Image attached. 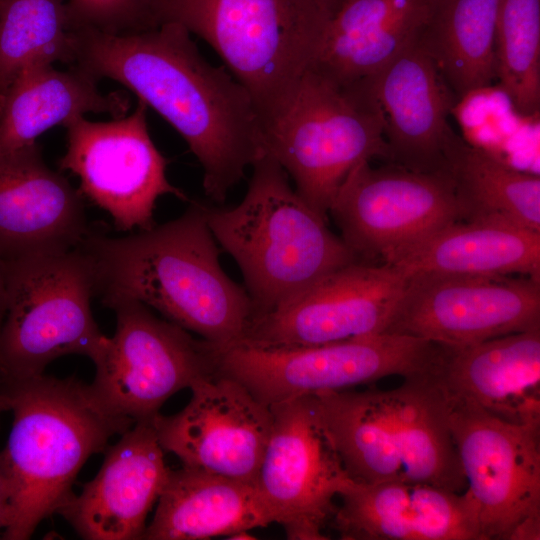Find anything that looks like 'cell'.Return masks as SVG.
<instances>
[{"label": "cell", "instance_id": "6da1fadb", "mask_svg": "<svg viewBox=\"0 0 540 540\" xmlns=\"http://www.w3.org/2000/svg\"><path fill=\"white\" fill-rule=\"evenodd\" d=\"M175 22L133 33L74 30V63L112 79L164 118L203 169V189L222 203L265 153L263 121L248 91L199 52Z\"/></svg>", "mask_w": 540, "mask_h": 540}, {"label": "cell", "instance_id": "7a4b0ae2", "mask_svg": "<svg viewBox=\"0 0 540 540\" xmlns=\"http://www.w3.org/2000/svg\"><path fill=\"white\" fill-rule=\"evenodd\" d=\"M205 215L193 202L178 218L124 237L91 231L78 246L88 257L105 306L133 299L193 332L215 349L240 342L253 305L219 261Z\"/></svg>", "mask_w": 540, "mask_h": 540}, {"label": "cell", "instance_id": "3957f363", "mask_svg": "<svg viewBox=\"0 0 540 540\" xmlns=\"http://www.w3.org/2000/svg\"><path fill=\"white\" fill-rule=\"evenodd\" d=\"M0 394L13 413L0 451L1 531L5 540H27L73 496L87 459L135 422L108 413L75 377L42 374Z\"/></svg>", "mask_w": 540, "mask_h": 540}, {"label": "cell", "instance_id": "277c9868", "mask_svg": "<svg viewBox=\"0 0 540 540\" xmlns=\"http://www.w3.org/2000/svg\"><path fill=\"white\" fill-rule=\"evenodd\" d=\"M348 476L360 483H424L466 489L444 393L427 374L393 389L313 395Z\"/></svg>", "mask_w": 540, "mask_h": 540}, {"label": "cell", "instance_id": "5b68a950", "mask_svg": "<svg viewBox=\"0 0 540 540\" xmlns=\"http://www.w3.org/2000/svg\"><path fill=\"white\" fill-rule=\"evenodd\" d=\"M251 167L242 201L232 208L205 206V215L215 240L240 268L253 320L358 260L271 155L263 153Z\"/></svg>", "mask_w": 540, "mask_h": 540}, {"label": "cell", "instance_id": "8992f818", "mask_svg": "<svg viewBox=\"0 0 540 540\" xmlns=\"http://www.w3.org/2000/svg\"><path fill=\"white\" fill-rule=\"evenodd\" d=\"M219 55L248 91L263 127L311 68L329 17L318 0H150Z\"/></svg>", "mask_w": 540, "mask_h": 540}, {"label": "cell", "instance_id": "52a82bcc", "mask_svg": "<svg viewBox=\"0 0 540 540\" xmlns=\"http://www.w3.org/2000/svg\"><path fill=\"white\" fill-rule=\"evenodd\" d=\"M263 144L325 221L355 166L389 159L383 116L366 88L360 82L340 86L312 68L265 123Z\"/></svg>", "mask_w": 540, "mask_h": 540}, {"label": "cell", "instance_id": "ba28073f", "mask_svg": "<svg viewBox=\"0 0 540 540\" xmlns=\"http://www.w3.org/2000/svg\"><path fill=\"white\" fill-rule=\"evenodd\" d=\"M6 306L0 329V389L44 374L55 359L95 363L108 337L91 310L94 275L79 248L0 260Z\"/></svg>", "mask_w": 540, "mask_h": 540}, {"label": "cell", "instance_id": "9c48e42d", "mask_svg": "<svg viewBox=\"0 0 540 540\" xmlns=\"http://www.w3.org/2000/svg\"><path fill=\"white\" fill-rule=\"evenodd\" d=\"M436 343L396 334L293 347L238 342L215 349L216 371L244 385L267 406L350 389L388 376L426 373Z\"/></svg>", "mask_w": 540, "mask_h": 540}, {"label": "cell", "instance_id": "30bf717a", "mask_svg": "<svg viewBox=\"0 0 540 540\" xmlns=\"http://www.w3.org/2000/svg\"><path fill=\"white\" fill-rule=\"evenodd\" d=\"M108 307L115 312L116 329L94 363L90 384L108 413L152 421L173 394L217 372L210 343L157 317L145 304L119 299Z\"/></svg>", "mask_w": 540, "mask_h": 540}, {"label": "cell", "instance_id": "8fae6325", "mask_svg": "<svg viewBox=\"0 0 540 540\" xmlns=\"http://www.w3.org/2000/svg\"><path fill=\"white\" fill-rule=\"evenodd\" d=\"M444 395L483 540H539L540 426L512 424Z\"/></svg>", "mask_w": 540, "mask_h": 540}, {"label": "cell", "instance_id": "7c38bea8", "mask_svg": "<svg viewBox=\"0 0 540 540\" xmlns=\"http://www.w3.org/2000/svg\"><path fill=\"white\" fill-rule=\"evenodd\" d=\"M355 166L339 188L329 215L340 238L361 262L393 252L451 223L462 221L448 172L420 173L390 163Z\"/></svg>", "mask_w": 540, "mask_h": 540}, {"label": "cell", "instance_id": "4fadbf2b", "mask_svg": "<svg viewBox=\"0 0 540 540\" xmlns=\"http://www.w3.org/2000/svg\"><path fill=\"white\" fill-rule=\"evenodd\" d=\"M540 328V280L421 273L406 285L386 334L462 347Z\"/></svg>", "mask_w": 540, "mask_h": 540}, {"label": "cell", "instance_id": "5bb4252c", "mask_svg": "<svg viewBox=\"0 0 540 540\" xmlns=\"http://www.w3.org/2000/svg\"><path fill=\"white\" fill-rule=\"evenodd\" d=\"M147 108L139 100L129 116L94 122L80 115L64 125L67 149L60 169L77 175L82 195L108 212L122 231L152 228L162 195L189 200L167 178L168 160L151 139Z\"/></svg>", "mask_w": 540, "mask_h": 540}, {"label": "cell", "instance_id": "9a60e30c", "mask_svg": "<svg viewBox=\"0 0 540 540\" xmlns=\"http://www.w3.org/2000/svg\"><path fill=\"white\" fill-rule=\"evenodd\" d=\"M272 428L255 484L288 539L325 540L334 500L351 479L326 433L314 396L270 406Z\"/></svg>", "mask_w": 540, "mask_h": 540}, {"label": "cell", "instance_id": "2e32d148", "mask_svg": "<svg viewBox=\"0 0 540 540\" xmlns=\"http://www.w3.org/2000/svg\"><path fill=\"white\" fill-rule=\"evenodd\" d=\"M405 285V276L387 262H352L253 319L240 342L293 347L383 334Z\"/></svg>", "mask_w": 540, "mask_h": 540}, {"label": "cell", "instance_id": "e0dca14e", "mask_svg": "<svg viewBox=\"0 0 540 540\" xmlns=\"http://www.w3.org/2000/svg\"><path fill=\"white\" fill-rule=\"evenodd\" d=\"M190 390L181 411L152 420L164 452L174 454L182 467L255 483L272 428L270 407L218 372Z\"/></svg>", "mask_w": 540, "mask_h": 540}, {"label": "cell", "instance_id": "ac0fdd59", "mask_svg": "<svg viewBox=\"0 0 540 540\" xmlns=\"http://www.w3.org/2000/svg\"><path fill=\"white\" fill-rule=\"evenodd\" d=\"M377 103L392 164L420 173L447 171L456 132L448 117L457 98L418 42L359 80Z\"/></svg>", "mask_w": 540, "mask_h": 540}, {"label": "cell", "instance_id": "d6986e66", "mask_svg": "<svg viewBox=\"0 0 540 540\" xmlns=\"http://www.w3.org/2000/svg\"><path fill=\"white\" fill-rule=\"evenodd\" d=\"M104 452L97 475L58 514L86 540L142 539L170 470L152 421L135 422Z\"/></svg>", "mask_w": 540, "mask_h": 540}, {"label": "cell", "instance_id": "ffe728a7", "mask_svg": "<svg viewBox=\"0 0 540 540\" xmlns=\"http://www.w3.org/2000/svg\"><path fill=\"white\" fill-rule=\"evenodd\" d=\"M89 231L84 196L37 142L0 154V260L71 250Z\"/></svg>", "mask_w": 540, "mask_h": 540}, {"label": "cell", "instance_id": "44dd1931", "mask_svg": "<svg viewBox=\"0 0 540 540\" xmlns=\"http://www.w3.org/2000/svg\"><path fill=\"white\" fill-rule=\"evenodd\" d=\"M331 519L343 540H483L467 492L424 483H360L340 491Z\"/></svg>", "mask_w": 540, "mask_h": 540}, {"label": "cell", "instance_id": "7402d4cb", "mask_svg": "<svg viewBox=\"0 0 540 540\" xmlns=\"http://www.w3.org/2000/svg\"><path fill=\"white\" fill-rule=\"evenodd\" d=\"M426 374L446 395L512 424L540 426V328L462 347L437 344Z\"/></svg>", "mask_w": 540, "mask_h": 540}, {"label": "cell", "instance_id": "603a6c76", "mask_svg": "<svg viewBox=\"0 0 540 540\" xmlns=\"http://www.w3.org/2000/svg\"><path fill=\"white\" fill-rule=\"evenodd\" d=\"M436 0H346L329 19L312 69L340 86L367 78L418 39Z\"/></svg>", "mask_w": 540, "mask_h": 540}, {"label": "cell", "instance_id": "cb8c5ba5", "mask_svg": "<svg viewBox=\"0 0 540 540\" xmlns=\"http://www.w3.org/2000/svg\"><path fill=\"white\" fill-rule=\"evenodd\" d=\"M274 523L254 482L181 467L169 470L142 539L200 540Z\"/></svg>", "mask_w": 540, "mask_h": 540}, {"label": "cell", "instance_id": "d4e9b609", "mask_svg": "<svg viewBox=\"0 0 540 540\" xmlns=\"http://www.w3.org/2000/svg\"><path fill=\"white\" fill-rule=\"evenodd\" d=\"M405 278L421 273L514 275L540 280V231L457 221L385 258Z\"/></svg>", "mask_w": 540, "mask_h": 540}, {"label": "cell", "instance_id": "484cf974", "mask_svg": "<svg viewBox=\"0 0 540 540\" xmlns=\"http://www.w3.org/2000/svg\"><path fill=\"white\" fill-rule=\"evenodd\" d=\"M124 94H103L97 79L74 66L61 71L36 62L21 69L0 92V154L36 142L48 129L88 112L125 116Z\"/></svg>", "mask_w": 540, "mask_h": 540}, {"label": "cell", "instance_id": "4316f807", "mask_svg": "<svg viewBox=\"0 0 540 540\" xmlns=\"http://www.w3.org/2000/svg\"><path fill=\"white\" fill-rule=\"evenodd\" d=\"M499 0H436L418 42L457 99L496 79Z\"/></svg>", "mask_w": 540, "mask_h": 540}, {"label": "cell", "instance_id": "83f0119b", "mask_svg": "<svg viewBox=\"0 0 540 540\" xmlns=\"http://www.w3.org/2000/svg\"><path fill=\"white\" fill-rule=\"evenodd\" d=\"M462 221L540 231V177L518 170L458 134L446 153Z\"/></svg>", "mask_w": 540, "mask_h": 540}, {"label": "cell", "instance_id": "f1b7e54d", "mask_svg": "<svg viewBox=\"0 0 540 540\" xmlns=\"http://www.w3.org/2000/svg\"><path fill=\"white\" fill-rule=\"evenodd\" d=\"M74 62V29L63 0H3L0 7V92L24 67Z\"/></svg>", "mask_w": 540, "mask_h": 540}, {"label": "cell", "instance_id": "f546056e", "mask_svg": "<svg viewBox=\"0 0 540 540\" xmlns=\"http://www.w3.org/2000/svg\"><path fill=\"white\" fill-rule=\"evenodd\" d=\"M496 79L525 117L540 110V0H499Z\"/></svg>", "mask_w": 540, "mask_h": 540}, {"label": "cell", "instance_id": "4dcf8cb0", "mask_svg": "<svg viewBox=\"0 0 540 540\" xmlns=\"http://www.w3.org/2000/svg\"><path fill=\"white\" fill-rule=\"evenodd\" d=\"M66 6L73 29L126 34L158 26L150 0H68Z\"/></svg>", "mask_w": 540, "mask_h": 540}, {"label": "cell", "instance_id": "1f68e13d", "mask_svg": "<svg viewBox=\"0 0 540 540\" xmlns=\"http://www.w3.org/2000/svg\"><path fill=\"white\" fill-rule=\"evenodd\" d=\"M346 0H318L329 19L341 8Z\"/></svg>", "mask_w": 540, "mask_h": 540}, {"label": "cell", "instance_id": "d6a6232c", "mask_svg": "<svg viewBox=\"0 0 540 540\" xmlns=\"http://www.w3.org/2000/svg\"><path fill=\"white\" fill-rule=\"evenodd\" d=\"M5 306H6V295H5V281L0 266V329L3 323L5 315Z\"/></svg>", "mask_w": 540, "mask_h": 540}, {"label": "cell", "instance_id": "836d02e7", "mask_svg": "<svg viewBox=\"0 0 540 540\" xmlns=\"http://www.w3.org/2000/svg\"><path fill=\"white\" fill-rule=\"evenodd\" d=\"M3 410H5V407H4L2 396L0 394V411H3Z\"/></svg>", "mask_w": 540, "mask_h": 540}, {"label": "cell", "instance_id": "e575fe53", "mask_svg": "<svg viewBox=\"0 0 540 540\" xmlns=\"http://www.w3.org/2000/svg\"><path fill=\"white\" fill-rule=\"evenodd\" d=\"M1 521H2V508H1V496H0V531L2 528Z\"/></svg>", "mask_w": 540, "mask_h": 540}, {"label": "cell", "instance_id": "d590c367", "mask_svg": "<svg viewBox=\"0 0 540 540\" xmlns=\"http://www.w3.org/2000/svg\"><path fill=\"white\" fill-rule=\"evenodd\" d=\"M2 1H3V0H0V7H1Z\"/></svg>", "mask_w": 540, "mask_h": 540}, {"label": "cell", "instance_id": "8d00e7d4", "mask_svg": "<svg viewBox=\"0 0 540 540\" xmlns=\"http://www.w3.org/2000/svg\"><path fill=\"white\" fill-rule=\"evenodd\" d=\"M1 412H2V411H0V413H1Z\"/></svg>", "mask_w": 540, "mask_h": 540}]
</instances>
